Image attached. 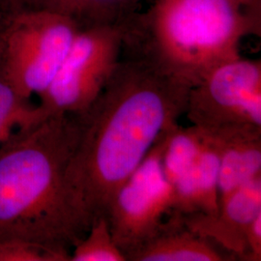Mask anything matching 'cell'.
Instances as JSON below:
<instances>
[{
	"label": "cell",
	"instance_id": "obj_1",
	"mask_svg": "<svg viewBox=\"0 0 261 261\" xmlns=\"http://www.w3.org/2000/svg\"><path fill=\"white\" fill-rule=\"evenodd\" d=\"M190 88L122 56L103 91L77 115L80 137L68 182L87 229L106 215L160 136L185 114Z\"/></svg>",
	"mask_w": 261,
	"mask_h": 261
},
{
	"label": "cell",
	"instance_id": "obj_2",
	"mask_svg": "<svg viewBox=\"0 0 261 261\" xmlns=\"http://www.w3.org/2000/svg\"><path fill=\"white\" fill-rule=\"evenodd\" d=\"M79 137L77 115L54 113L0 146V241L69 251L87 233L68 182Z\"/></svg>",
	"mask_w": 261,
	"mask_h": 261
},
{
	"label": "cell",
	"instance_id": "obj_3",
	"mask_svg": "<svg viewBox=\"0 0 261 261\" xmlns=\"http://www.w3.org/2000/svg\"><path fill=\"white\" fill-rule=\"evenodd\" d=\"M121 25L122 56L193 87L241 57L243 39L260 31V12L231 0H151Z\"/></svg>",
	"mask_w": 261,
	"mask_h": 261
},
{
	"label": "cell",
	"instance_id": "obj_4",
	"mask_svg": "<svg viewBox=\"0 0 261 261\" xmlns=\"http://www.w3.org/2000/svg\"><path fill=\"white\" fill-rule=\"evenodd\" d=\"M70 17L23 8L1 27L0 72L23 98L43 93L51 83L81 29Z\"/></svg>",
	"mask_w": 261,
	"mask_h": 261
},
{
	"label": "cell",
	"instance_id": "obj_5",
	"mask_svg": "<svg viewBox=\"0 0 261 261\" xmlns=\"http://www.w3.org/2000/svg\"><path fill=\"white\" fill-rule=\"evenodd\" d=\"M185 114L213 137L261 133V62L242 56L190 88Z\"/></svg>",
	"mask_w": 261,
	"mask_h": 261
},
{
	"label": "cell",
	"instance_id": "obj_6",
	"mask_svg": "<svg viewBox=\"0 0 261 261\" xmlns=\"http://www.w3.org/2000/svg\"><path fill=\"white\" fill-rule=\"evenodd\" d=\"M121 23L81 28L47 89L40 107L49 114L81 115L103 91L121 59Z\"/></svg>",
	"mask_w": 261,
	"mask_h": 261
},
{
	"label": "cell",
	"instance_id": "obj_7",
	"mask_svg": "<svg viewBox=\"0 0 261 261\" xmlns=\"http://www.w3.org/2000/svg\"><path fill=\"white\" fill-rule=\"evenodd\" d=\"M168 130L160 136L139 168L116 191L107 208L105 216L113 241L125 257L155 233L171 211V188L162 167Z\"/></svg>",
	"mask_w": 261,
	"mask_h": 261
},
{
	"label": "cell",
	"instance_id": "obj_8",
	"mask_svg": "<svg viewBox=\"0 0 261 261\" xmlns=\"http://www.w3.org/2000/svg\"><path fill=\"white\" fill-rule=\"evenodd\" d=\"M260 213L261 176L235 191L221 203L214 216H180L191 229L211 239L237 259L246 260L247 229Z\"/></svg>",
	"mask_w": 261,
	"mask_h": 261
},
{
	"label": "cell",
	"instance_id": "obj_9",
	"mask_svg": "<svg viewBox=\"0 0 261 261\" xmlns=\"http://www.w3.org/2000/svg\"><path fill=\"white\" fill-rule=\"evenodd\" d=\"M237 258L211 239L191 229L170 212L155 233L126 256L127 261H229Z\"/></svg>",
	"mask_w": 261,
	"mask_h": 261
},
{
	"label": "cell",
	"instance_id": "obj_10",
	"mask_svg": "<svg viewBox=\"0 0 261 261\" xmlns=\"http://www.w3.org/2000/svg\"><path fill=\"white\" fill-rule=\"evenodd\" d=\"M201 142L196 165L171 188V210L180 215H214L219 211L220 147L199 130Z\"/></svg>",
	"mask_w": 261,
	"mask_h": 261
},
{
	"label": "cell",
	"instance_id": "obj_11",
	"mask_svg": "<svg viewBox=\"0 0 261 261\" xmlns=\"http://www.w3.org/2000/svg\"><path fill=\"white\" fill-rule=\"evenodd\" d=\"M210 137L220 147V208L221 203L235 191L260 177L261 133Z\"/></svg>",
	"mask_w": 261,
	"mask_h": 261
},
{
	"label": "cell",
	"instance_id": "obj_12",
	"mask_svg": "<svg viewBox=\"0 0 261 261\" xmlns=\"http://www.w3.org/2000/svg\"><path fill=\"white\" fill-rule=\"evenodd\" d=\"M200 142V132L193 125L184 128L177 123L168 130L162 155V167L170 188L195 167Z\"/></svg>",
	"mask_w": 261,
	"mask_h": 261
},
{
	"label": "cell",
	"instance_id": "obj_13",
	"mask_svg": "<svg viewBox=\"0 0 261 261\" xmlns=\"http://www.w3.org/2000/svg\"><path fill=\"white\" fill-rule=\"evenodd\" d=\"M49 113L23 98L0 72V146L16 132L35 125Z\"/></svg>",
	"mask_w": 261,
	"mask_h": 261
},
{
	"label": "cell",
	"instance_id": "obj_14",
	"mask_svg": "<svg viewBox=\"0 0 261 261\" xmlns=\"http://www.w3.org/2000/svg\"><path fill=\"white\" fill-rule=\"evenodd\" d=\"M71 261H126L113 241L106 216L95 220L84 238L74 246Z\"/></svg>",
	"mask_w": 261,
	"mask_h": 261
},
{
	"label": "cell",
	"instance_id": "obj_15",
	"mask_svg": "<svg viewBox=\"0 0 261 261\" xmlns=\"http://www.w3.org/2000/svg\"><path fill=\"white\" fill-rule=\"evenodd\" d=\"M0 261H71V252L28 240L9 239L0 241Z\"/></svg>",
	"mask_w": 261,
	"mask_h": 261
},
{
	"label": "cell",
	"instance_id": "obj_16",
	"mask_svg": "<svg viewBox=\"0 0 261 261\" xmlns=\"http://www.w3.org/2000/svg\"><path fill=\"white\" fill-rule=\"evenodd\" d=\"M24 7L46 10L75 19L80 24L83 21L95 24V8L92 0H23Z\"/></svg>",
	"mask_w": 261,
	"mask_h": 261
},
{
	"label": "cell",
	"instance_id": "obj_17",
	"mask_svg": "<svg viewBox=\"0 0 261 261\" xmlns=\"http://www.w3.org/2000/svg\"><path fill=\"white\" fill-rule=\"evenodd\" d=\"M96 23H121L142 9L145 0H92Z\"/></svg>",
	"mask_w": 261,
	"mask_h": 261
},
{
	"label": "cell",
	"instance_id": "obj_18",
	"mask_svg": "<svg viewBox=\"0 0 261 261\" xmlns=\"http://www.w3.org/2000/svg\"><path fill=\"white\" fill-rule=\"evenodd\" d=\"M247 261L261 260V213L249 225L246 233Z\"/></svg>",
	"mask_w": 261,
	"mask_h": 261
},
{
	"label": "cell",
	"instance_id": "obj_19",
	"mask_svg": "<svg viewBox=\"0 0 261 261\" xmlns=\"http://www.w3.org/2000/svg\"><path fill=\"white\" fill-rule=\"evenodd\" d=\"M23 8H25L23 0H0V10L7 16Z\"/></svg>",
	"mask_w": 261,
	"mask_h": 261
},
{
	"label": "cell",
	"instance_id": "obj_20",
	"mask_svg": "<svg viewBox=\"0 0 261 261\" xmlns=\"http://www.w3.org/2000/svg\"><path fill=\"white\" fill-rule=\"evenodd\" d=\"M231 1L244 9L260 12V0H231Z\"/></svg>",
	"mask_w": 261,
	"mask_h": 261
},
{
	"label": "cell",
	"instance_id": "obj_21",
	"mask_svg": "<svg viewBox=\"0 0 261 261\" xmlns=\"http://www.w3.org/2000/svg\"><path fill=\"white\" fill-rule=\"evenodd\" d=\"M7 15L6 14H4L1 10H0V27L4 23V21H5V19H7Z\"/></svg>",
	"mask_w": 261,
	"mask_h": 261
},
{
	"label": "cell",
	"instance_id": "obj_22",
	"mask_svg": "<svg viewBox=\"0 0 261 261\" xmlns=\"http://www.w3.org/2000/svg\"><path fill=\"white\" fill-rule=\"evenodd\" d=\"M1 27H0V60H1V56H2V50H3V41H2V34H1Z\"/></svg>",
	"mask_w": 261,
	"mask_h": 261
}]
</instances>
